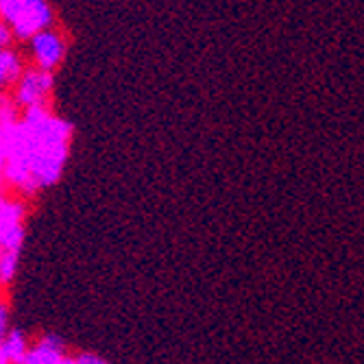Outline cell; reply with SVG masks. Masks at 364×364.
Wrapping results in <instances>:
<instances>
[{
  "label": "cell",
  "instance_id": "obj_1",
  "mask_svg": "<svg viewBox=\"0 0 364 364\" xmlns=\"http://www.w3.org/2000/svg\"><path fill=\"white\" fill-rule=\"evenodd\" d=\"M68 129L50 118L44 109H33L20 124L14 138L9 173L16 183L46 186L57 175L65 159Z\"/></svg>",
  "mask_w": 364,
  "mask_h": 364
},
{
  "label": "cell",
  "instance_id": "obj_2",
  "mask_svg": "<svg viewBox=\"0 0 364 364\" xmlns=\"http://www.w3.org/2000/svg\"><path fill=\"white\" fill-rule=\"evenodd\" d=\"M0 24H3L14 42H28L40 31L55 26V14L42 0H3L0 3Z\"/></svg>",
  "mask_w": 364,
  "mask_h": 364
},
{
  "label": "cell",
  "instance_id": "obj_3",
  "mask_svg": "<svg viewBox=\"0 0 364 364\" xmlns=\"http://www.w3.org/2000/svg\"><path fill=\"white\" fill-rule=\"evenodd\" d=\"M26 55L33 68L50 75L65 55V40L55 26L40 31L26 42Z\"/></svg>",
  "mask_w": 364,
  "mask_h": 364
},
{
  "label": "cell",
  "instance_id": "obj_4",
  "mask_svg": "<svg viewBox=\"0 0 364 364\" xmlns=\"http://www.w3.org/2000/svg\"><path fill=\"white\" fill-rule=\"evenodd\" d=\"M48 92H50V75L40 73L36 68L24 70L16 83V98H18L16 103H20L28 112L44 109V101L48 98Z\"/></svg>",
  "mask_w": 364,
  "mask_h": 364
},
{
  "label": "cell",
  "instance_id": "obj_5",
  "mask_svg": "<svg viewBox=\"0 0 364 364\" xmlns=\"http://www.w3.org/2000/svg\"><path fill=\"white\" fill-rule=\"evenodd\" d=\"M22 59L14 50V46H0V96L9 85H16L22 77Z\"/></svg>",
  "mask_w": 364,
  "mask_h": 364
},
{
  "label": "cell",
  "instance_id": "obj_6",
  "mask_svg": "<svg viewBox=\"0 0 364 364\" xmlns=\"http://www.w3.org/2000/svg\"><path fill=\"white\" fill-rule=\"evenodd\" d=\"M28 347H31V343L26 341V336L20 332V329H9L0 351H3V358L7 364H22Z\"/></svg>",
  "mask_w": 364,
  "mask_h": 364
},
{
  "label": "cell",
  "instance_id": "obj_7",
  "mask_svg": "<svg viewBox=\"0 0 364 364\" xmlns=\"http://www.w3.org/2000/svg\"><path fill=\"white\" fill-rule=\"evenodd\" d=\"M75 364H109V362H105L103 358H98L94 353H79L75 355Z\"/></svg>",
  "mask_w": 364,
  "mask_h": 364
}]
</instances>
